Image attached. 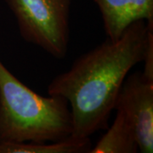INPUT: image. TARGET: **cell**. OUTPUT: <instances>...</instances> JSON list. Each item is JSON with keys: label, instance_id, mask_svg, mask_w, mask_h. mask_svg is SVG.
<instances>
[{"label": "cell", "instance_id": "cell-1", "mask_svg": "<svg viewBox=\"0 0 153 153\" xmlns=\"http://www.w3.org/2000/svg\"><path fill=\"white\" fill-rule=\"evenodd\" d=\"M153 21L133 22L116 40L78 57L51 81L48 94L66 99L72 118L71 136L89 138L107 128L120 88L133 66L142 62Z\"/></svg>", "mask_w": 153, "mask_h": 153}, {"label": "cell", "instance_id": "cell-2", "mask_svg": "<svg viewBox=\"0 0 153 153\" xmlns=\"http://www.w3.org/2000/svg\"><path fill=\"white\" fill-rule=\"evenodd\" d=\"M71 133L66 99L34 92L0 60V142L58 141Z\"/></svg>", "mask_w": 153, "mask_h": 153}, {"label": "cell", "instance_id": "cell-3", "mask_svg": "<svg viewBox=\"0 0 153 153\" xmlns=\"http://www.w3.org/2000/svg\"><path fill=\"white\" fill-rule=\"evenodd\" d=\"M22 37L58 59L69 44L71 0H5Z\"/></svg>", "mask_w": 153, "mask_h": 153}, {"label": "cell", "instance_id": "cell-4", "mask_svg": "<svg viewBox=\"0 0 153 153\" xmlns=\"http://www.w3.org/2000/svg\"><path fill=\"white\" fill-rule=\"evenodd\" d=\"M136 135L139 152H153V81L137 71L126 76L115 102Z\"/></svg>", "mask_w": 153, "mask_h": 153}, {"label": "cell", "instance_id": "cell-5", "mask_svg": "<svg viewBox=\"0 0 153 153\" xmlns=\"http://www.w3.org/2000/svg\"><path fill=\"white\" fill-rule=\"evenodd\" d=\"M103 20L107 38L116 40L137 21H153V0H94Z\"/></svg>", "mask_w": 153, "mask_h": 153}, {"label": "cell", "instance_id": "cell-6", "mask_svg": "<svg viewBox=\"0 0 153 153\" xmlns=\"http://www.w3.org/2000/svg\"><path fill=\"white\" fill-rule=\"evenodd\" d=\"M139 146L136 135L125 116L117 111V116L106 133L89 153H136Z\"/></svg>", "mask_w": 153, "mask_h": 153}, {"label": "cell", "instance_id": "cell-7", "mask_svg": "<svg viewBox=\"0 0 153 153\" xmlns=\"http://www.w3.org/2000/svg\"><path fill=\"white\" fill-rule=\"evenodd\" d=\"M92 143L89 138L70 136L58 141L46 142H0V153H85Z\"/></svg>", "mask_w": 153, "mask_h": 153}, {"label": "cell", "instance_id": "cell-8", "mask_svg": "<svg viewBox=\"0 0 153 153\" xmlns=\"http://www.w3.org/2000/svg\"><path fill=\"white\" fill-rule=\"evenodd\" d=\"M142 62H144L143 75L153 81V25L149 28L147 44Z\"/></svg>", "mask_w": 153, "mask_h": 153}]
</instances>
